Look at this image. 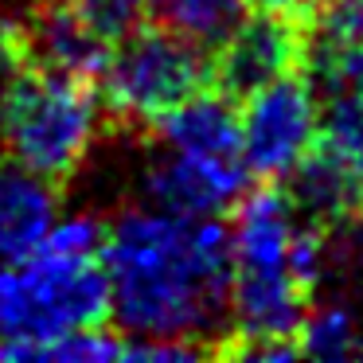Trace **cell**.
<instances>
[{
    "label": "cell",
    "instance_id": "cell-12",
    "mask_svg": "<svg viewBox=\"0 0 363 363\" xmlns=\"http://www.w3.org/2000/svg\"><path fill=\"white\" fill-rule=\"evenodd\" d=\"M293 203L301 207V215L320 227L355 219V211L363 207V180L336 160L328 149L316 145L293 172Z\"/></svg>",
    "mask_w": 363,
    "mask_h": 363
},
{
    "label": "cell",
    "instance_id": "cell-5",
    "mask_svg": "<svg viewBox=\"0 0 363 363\" xmlns=\"http://www.w3.org/2000/svg\"><path fill=\"white\" fill-rule=\"evenodd\" d=\"M98 125V94L79 74L24 63L0 82V149L51 184L82 168Z\"/></svg>",
    "mask_w": 363,
    "mask_h": 363
},
{
    "label": "cell",
    "instance_id": "cell-13",
    "mask_svg": "<svg viewBox=\"0 0 363 363\" xmlns=\"http://www.w3.org/2000/svg\"><path fill=\"white\" fill-rule=\"evenodd\" d=\"M297 352L308 359H355L363 355V316L352 301L328 297V301H308L305 316L297 324Z\"/></svg>",
    "mask_w": 363,
    "mask_h": 363
},
{
    "label": "cell",
    "instance_id": "cell-10",
    "mask_svg": "<svg viewBox=\"0 0 363 363\" xmlns=\"http://www.w3.org/2000/svg\"><path fill=\"white\" fill-rule=\"evenodd\" d=\"M20 51H24V63L90 79V74L102 71L106 55H110V43L98 40L67 0H55L24 28Z\"/></svg>",
    "mask_w": 363,
    "mask_h": 363
},
{
    "label": "cell",
    "instance_id": "cell-19",
    "mask_svg": "<svg viewBox=\"0 0 363 363\" xmlns=\"http://www.w3.org/2000/svg\"><path fill=\"white\" fill-rule=\"evenodd\" d=\"M43 4H55V0H43Z\"/></svg>",
    "mask_w": 363,
    "mask_h": 363
},
{
    "label": "cell",
    "instance_id": "cell-18",
    "mask_svg": "<svg viewBox=\"0 0 363 363\" xmlns=\"http://www.w3.org/2000/svg\"><path fill=\"white\" fill-rule=\"evenodd\" d=\"M355 269L363 277V207L355 211Z\"/></svg>",
    "mask_w": 363,
    "mask_h": 363
},
{
    "label": "cell",
    "instance_id": "cell-3",
    "mask_svg": "<svg viewBox=\"0 0 363 363\" xmlns=\"http://www.w3.org/2000/svg\"><path fill=\"white\" fill-rule=\"evenodd\" d=\"M102 242L94 215H59L32 250L0 258V359H40L110 316Z\"/></svg>",
    "mask_w": 363,
    "mask_h": 363
},
{
    "label": "cell",
    "instance_id": "cell-1",
    "mask_svg": "<svg viewBox=\"0 0 363 363\" xmlns=\"http://www.w3.org/2000/svg\"><path fill=\"white\" fill-rule=\"evenodd\" d=\"M102 266L110 316L129 340L207 352L230 324V246L211 215L129 207L106 227Z\"/></svg>",
    "mask_w": 363,
    "mask_h": 363
},
{
    "label": "cell",
    "instance_id": "cell-7",
    "mask_svg": "<svg viewBox=\"0 0 363 363\" xmlns=\"http://www.w3.org/2000/svg\"><path fill=\"white\" fill-rule=\"evenodd\" d=\"M238 141L250 176L285 180L320 141V94L297 71L242 94Z\"/></svg>",
    "mask_w": 363,
    "mask_h": 363
},
{
    "label": "cell",
    "instance_id": "cell-2",
    "mask_svg": "<svg viewBox=\"0 0 363 363\" xmlns=\"http://www.w3.org/2000/svg\"><path fill=\"white\" fill-rule=\"evenodd\" d=\"M230 246V328L227 355L293 359L297 324L328 262L324 227L301 215L293 196L246 191L227 230Z\"/></svg>",
    "mask_w": 363,
    "mask_h": 363
},
{
    "label": "cell",
    "instance_id": "cell-16",
    "mask_svg": "<svg viewBox=\"0 0 363 363\" xmlns=\"http://www.w3.org/2000/svg\"><path fill=\"white\" fill-rule=\"evenodd\" d=\"M67 4L110 48L118 40H125L129 32H137L145 24V16H149V4L145 0H67Z\"/></svg>",
    "mask_w": 363,
    "mask_h": 363
},
{
    "label": "cell",
    "instance_id": "cell-8",
    "mask_svg": "<svg viewBox=\"0 0 363 363\" xmlns=\"http://www.w3.org/2000/svg\"><path fill=\"white\" fill-rule=\"evenodd\" d=\"M301 55H305V40H301V28L293 24V16L258 9L254 16H242L219 40V51L211 59V79L219 94L242 98L289 74Z\"/></svg>",
    "mask_w": 363,
    "mask_h": 363
},
{
    "label": "cell",
    "instance_id": "cell-9",
    "mask_svg": "<svg viewBox=\"0 0 363 363\" xmlns=\"http://www.w3.org/2000/svg\"><path fill=\"white\" fill-rule=\"evenodd\" d=\"M320 74V149L363 180V48L316 67Z\"/></svg>",
    "mask_w": 363,
    "mask_h": 363
},
{
    "label": "cell",
    "instance_id": "cell-14",
    "mask_svg": "<svg viewBox=\"0 0 363 363\" xmlns=\"http://www.w3.org/2000/svg\"><path fill=\"white\" fill-rule=\"evenodd\" d=\"M305 16L308 24L301 40L313 67H324L363 48V0H316Z\"/></svg>",
    "mask_w": 363,
    "mask_h": 363
},
{
    "label": "cell",
    "instance_id": "cell-4",
    "mask_svg": "<svg viewBox=\"0 0 363 363\" xmlns=\"http://www.w3.org/2000/svg\"><path fill=\"white\" fill-rule=\"evenodd\" d=\"M145 199L180 215H211L238 203L250 168L238 141V110L227 94H191L157 121V157L145 168Z\"/></svg>",
    "mask_w": 363,
    "mask_h": 363
},
{
    "label": "cell",
    "instance_id": "cell-11",
    "mask_svg": "<svg viewBox=\"0 0 363 363\" xmlns=\"http://www.w3.org/2000/svg\"><path fill=\"white\" fill-rule=\"evenodd\" d=\"M59 219V196L48 176L0 160V258L24 254Z\"/></svg>",
    "mask_w": 363,
    "mask_h": 363
},
{
    "label": "cell",
    "instance_id": "cell-15",
    "mask_svg": "<svg viewBox=\"0 0 363 363\" xmlns=\"http://www.w3.org/2000/svg\"><path fill=\"white\" fill-rule=\"evenodd\" d=\"M145 4L164 28L207 48V43H219L246 16L250 0H145Z\"/></svg>",
    "mask_w": 363,
    "mask_h": 363
},
{
    "label": "cell",
    "instance_id": "cell-17",
    "mask_svg": "<svg viewBox=\"0 0 363 363\" xmlns=\"http://www.w3.org/2000/svg\"><path fill=\"white\" fill-rule=\"evenodd\" d=\"M250 4H258L262 12H277V16H305L308 9H313L316 0H250Z\"/></svg>",
    "mask_w": 363,
    "mask_h": 363
},
{
    "label": "cell",
    "instance_id": "cell-6",
    "mask_svg": "<svg viewBox=\"0 0 363 363\" xmlns=\"http://www.w3.org/2000/svg\"><path fill=\"white\" fill-rule=\"evenodd\" d=\"M102 94L125 121L157 125L164 113L207 86L211 63L203 48L172 28H137L110 48L102 63Z\"/></svg>",
    "mask_w": 363,
    "mask_h": 363
}]
</instances>
